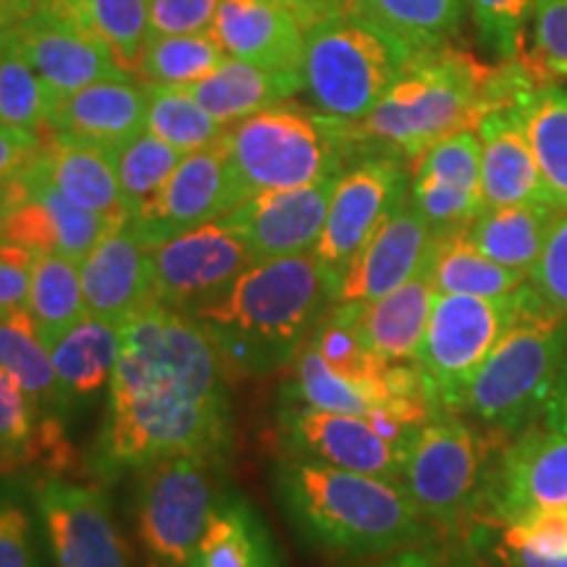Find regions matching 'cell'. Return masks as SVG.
Masks as SVG:
<instances>
[{
    "mask_svg": "<svg viewBox=\"0 0 567 567\" xmlns=\"http://www.w3.org/2000/svg\"><path fill=\"white\" fill-rule=\"evenodd\" d=\"M517 59L538 84L567 80V0H536L530 45Z\"/></svg>",
    "mask_w": 567,
    "mask_h": 567,
    "instance_id": "obj_43",
    "label": "cell"
},
{
    "mask_svg": "<svg viewBox=\"0 0 567 567\" xmlns=\"http://www.w3.org/2000/svg\"><path fill=\"white\" fill-rule=\"evenodd\" d=\"M221 465L203 455H174L137 471V534L153 567H187L218 499Z\"/></svg>",
    "mask_w": 567,
    "mask_h": 567,
    "instance_id": "obj_10",
    "label": "cell"
},
{
    "mask_svg": "<svg viewBox=\"0 0 567 567\" xmlns=\"http://www.w3.org/2000/svg\"><path fill=\"white\" fill-rule=\"evenodd\" d=\"M34 9V0H0V38L9 34L11 30L30 17Z\"/></svg>",
    "mask_w": 567,
    "mask_h": 567,
    "instance_id": "obj_53",
    "label": "cell"
},
{
    "mask_svg": "<svg viewBox=\"0 0 567 567\" xmlns=\"http://www.w3.org/2000/svg\"><path fill=\"white\" fill-rule=\"evenodd\" d=\"M210 32L231 59L302 71L305 27L289 0H224Z\"/></svg>",
    "mask_w": 567,
    "mask_h": 567,
    "instance_id": "obj_22",
    "label": "cell"
},
{
    "mask_svg": "<svg viewBox=\"0 0 567 567\" xmlns=\"http://www.w3.org/2000/svg\"><path fill=\"white\" fill-rule=\"evenodd\" d=\"M234 200L342 176L360 158L350 122L295 103H276L226 130Z\"/></svg>",
    "mask_w": 567,
    "mask_h": 567,
    "instance_id": "obj_5",
    "label": "cell"
},
{
    "mask_svg": "<svg viewBox=\"0 0 567 567\" xmlns=\"http://www.w3.org/2000/svg\"><path fill=\"white\" fill-rule=\"evenodd\" d=\"M27 310L38 323L42 339L61 334L82 316H87L80 264L63 258V255H34Z\"/></svg>",
    "mask_w": 567,
    "mask_h": 567,
    "instance_id": "obj_35",
    "label": "cell"
},
{
    "mask_svg": "<svg viewBox=\"0 0 567 567\" xmlns=\"http://www.w3.org/2000/svg\"><path fill=\"white\" fill-rule=\"evenodd\" d=\"M276 434L281 457L313 460L342 471L402 481L408 450L389 442L365 415L331 413L284 400Z\"/></svg>",
    "mask_w": 567,
    "mask_h": 567,
    "instance_id": "obj_16",
    "label": "cell"
},
{
    "mask_svg": "<svg viewBox=\"0 0 567 567\" xmlns=\"http://www.w3.org/2000/svg\"><path fill=\"white\" fill-rule=\"evenodd\" d=\"M11 34L24 59L51 90L53 101L92 82L124 74L101 34L84 24H71V21L32 9L30 17L21 21L17 30H11Z\"/></svg>",
    "mask_w": 567,
    "mask_h": 567,
    "instance_id": "obj_19",
    "label": "cell"
},
{
    "mask_svg": "<svg viewBox=\"0 0 567 567\" xmlns=\"http://www.w3.org/2000/svg\"><path fill=\"white\" fill-rule=\"evenodd\" d=\"M113 224L71 203L38 166V155L17 179L0 187V239L32 252L63 255L82 264Z\"/></svg>",
    "mask_w": 567,
    "mask_h": 567,
    "instance_id": "obj_14",
    "label": "cell"
},
{
    "mask_svg": "<svg viewBox=\"0 0 567 567\" xmlns=\"http://www.w3.org/2000/svg\"><path fill=\"white\" fill-rule=\"evenodd\" d=\"M221 3L224 0H151V30H147V38L210 30Z\"/></svg>",
    "mask_w": 567,
    "mask_h": 567,
    "instance_id": "obj_46",
    "label": "cell"
},
{
    "mask_svg": "<svg viewBox=\"0 0 567 567\" xmlns=\"http://www.w3.org/2000/svg\"><path fill=\"white\" fill-rule=\"evenodd\" d=\"M499 442L460 415H431L410 439L402 486L436 534H465L473 526Z\"/></svg>",
    "mask_w": 567,
    "mask_h": 567,
    "instance_id": "obj_8",
    "label": "cell"
},
{
    "mask_svg": "<svg viewBox=\"0 0 567 567\" xmlns=\"http://www.w3.org/2000/svg\"><path fill=\"white\" fill-rule=\"evenodd\" d=\"M187 90L218 124L231 126L297 95L302 90V71L268 69L229 55L221 66Z\"/></svg>",
    "mask_w": 567,
    "mask_h": 567,
    "instance_id": "obj_29",
    "label": "cell"
},
{
    "mask_svg": "<svg viewBox=\"0 0 567 567\" xmlns=\"http://www.w3.org/2000/svg\"><path fill=\"white\" fill-rule=\"evenodd\" d=\"M492 555L502 567H567V555H547V551H534L517 544H505L496 538Z\"/></svg>",
    "mask_w": 567,
    "mask_h": 567,
    "instance_id": "obj_50",
    "label": "cell"
},
{
    "mask_svg": "<svg viewBox=\"0 0 567 567\" xmlns=\"http://www.w3.org/2000/svg\"><path fill=\"white\" fill-rule=\"evenodd\" d=\"M76 463L66 439V417L42 415L19 384L17 375L0 368V473L38 467L59 476Z\"/></svg>",
    "mask_w": 567,
    "mask_h": 567,
    "instance_id": "obj_25",
    "label": "cell"
},
{
    "mask_svg": "<svg viewBox=\"0 0 567 567\" xmlns=\"http://www.w3.org/2000/svg\"><path fill=\"white\" fill-rule=\"evenodd\" d=\"M53 95L9 32L0 45V124L42 134Z\"/></svg>",
    "mask_w": 567,
    "mask_h": 567,
    "instance_id": "obj_40",
    "label": "cell"
},
{
    "mask_svg": "<svg viewBox=\"0 0 567 567\" xmlns=\"http://www.w3.org/2000/svg\"><path fill=\"white\" fill-rule=\"evenodd\" d=\"M410 193V168L396 155L371 153L339 176L313 255L334 289L368 237Z\"/></svg>",
    "mask_w": 567,
    "mask_h": 567,
    "instance_id": "obj_12",
    "label": "cell"
},
{
    "mask_svg": "<svg viewBox=\"0 0 567 567\" xmlns=\"http://www.w3.org/2000/svg\"><path fill=\"white\" fill-rule=\"evenodd\" d=\"M337 179L255 195L221 218L245 234L255 260L310 252L321 239Z\"/></svg>",
    "mask_w": 567,
    "mask_h": 567,
    "instance_id": "obj_20",
    "label": "cell"
},
{
    "mask_svg": "<svg viewBox=\"0 0 567 567\" xmlns=\"http://www.w3.org/2000/svg\"><path fill=\"white\" fill-rule=\"evenodd\" d=\"M363 567H484L473 557V551L455 544H439L425 542L417 547H408L400 551H392L386 557H375Z\"/></svg>",
    "mask_w": 567,
    "mask_h": 567,
    "instance_id": "obj_48",
    "label": "cell"
},
{
    "mask_svg": "<svg viewBox=\"0 0 567 567\" xmlns=\"http://www.w3.org/2000/svg\"><path fill=\"white\" fill-rule=\"evenodd\" d=\"M555 213L557 208H551L549 203L481 208L476 218L465 226V237L494 264L528 279L538 258H542Z\"/></svg>",
    "mask_w": 567,
    "mask_h": 567,
    "instance_id": "obj_30",
    "label": "cell"
},
{
    "mask_svg": "<svg viewBox=\"0 0 567 567\" xmlns=\"http://www.w3.org/2000/svg\"><path fill=\"white\" fill-rule=\"evenodd\" d=\"M92 30L116 55L124 74H137L151 30V0H82Z\"/></svg>",
    "mask_w": 567,
    "mask_h": 567,
    "instance_id": "obj_42",
    "label": "cell"
},
{
    "mask_svg": "<svg viewBox=\"0 0 567 567\" xmlns=\"http://www.w3.org/2000/svg\"><path fill=\"white\" fill-rule=\"evenodd\" d=\"M331 305L334 289L310 250L258 260L193 318L221 352L229 379H260L292 363Z\"/></svg>",
    "mask_w": 567,
    "mask_h": 567,
    "instance_id": "obj_4",
    "label": "cell"
},
{
    "mask_svg": "<svg viewBox=\"0 0 567 567\" xmlns=\"http://www.w3.org/2000/svg\"><path fill=\"white\" fill-rule=\"evenodd\" d=\"M465 0H354V11L386 27L415 53L446 45L463 19Z\"/></svg>",
    "mask_w": 567,
    "mask_h": 567,
    "instance_id": "obj_37",
    "label": "cell"
},
{
    "mask_svg": "<svg viewBox=\"0 0 567 567\" xmlns=\"http://www.w3.org/2000/svg\"><path fill=\"white\" fill-rule=\"evenodd\" d=\"M34 255L38 252L0 239V316L27 308Z\"/></svg>",
    "mask_w": 567,
    "mask_h": 567,
    "instance_id": "obj_47",
    "label": "cell"
},
{
    "mask_svg": "<svg viewBox=\"0 0 567 567\" xmlns=\"http://www.w3.org/2000/svg\"><path fill=\"white\" fill-rule=\"evenodd\" d=\"M274 484L297 534L326 555L375 559L436 538L402 481L281 457Z\"/></svg>",
    "mask_w": 567,
    "mask_h": 567,
    "instance_id": "obj_3",
    "label": "cell"
},
{
    "mask_svg": "<svg viewBox=\"0 0 567 567\" xmlns=\"http://www.w3.org/2000/svg\"><path fill=\"white\" fill-rule=\"evenodd\" d=\"M542 87L520 59L486 66L452 45L415 53L386 95L360 122H350L360 158L371 153L415 163L439 140L476 130L481 118Z\"/></svg>",
    "mask_w": 567,
    "mask_h": 567,
    "instance_id": "obj_2",
    "label": "cell"
},
{
    "mask_svg": "<svg viewBox=\"0 0 567 567\" xmlns=\"http://www.w3.org/2000/svg\"><path fill=\"white\" fill-rule=\"evenodd\" d=\"M111 158L132 221L158 200L163 187L182 163L184 153L145 130L134 134L132 140L122 142V145L111 147Z\"/></svg>",
    "mask_w": 567,
    "mask_h": 567,
    "instance_id": "obj_36",
    "label": "cell"
},
{
    "mask_svg": "<svg viewBox=\"0 0 567 567\" xmlns=\"http://www.w3.org/2000/svg\"><path fill=\"white\" fill-rule=\"evenodd\" d=\"M260 567H284V559H281V555H276V557H271V559H268V563H264Z\"/></svg>",
    "mask_w": 567,
    "mask_h": 567,
    "instance_id": "obj_54",
    "label": "cell"
},
{
    "mask_svg": "<svg viewBox=\"0 0 567 567\" xmlns=\"http://www.w3.org/2000/svg\"><path fill=\"white\" fill-rule=\"evenodd\" d=\"M42 342L51 352L63 415L69 417L76 410L87 408L103 389H109L118 344H122L116 323L87 313L66 331Z\"/></svg>",
    "mask_w": 567,
    "mask_h": 567,
    "instance_id": "obj_28",
    "label": "cell"
},
{
    "mask_svg": "<svg viewBox=\"0 0 567 567\" xmlns=\"http://www.w3.org/2000/svg\"><path fill=\"white\" fill-rule=\"evenodd\" d=\"M478 42L496 61H515L523 53L526 27L536 0H465Z\"/></svg>",
    "mask_w": 567,
    "mask_h": 567,
    "instance_id": "obj_44",
    "label": "cell"
},
{
    "mask_svg": "<svg viewBox=\"0 0 567 567\" xmlns=\"http://www.w3.org/2000/svg\"><path fill=\"white\" fill-rule=\"evenodd\" d=\"M147 84L130 74L92 82L87 87L55 97L48 113V130L116 147L145 132Z\"/></svg>",
    "mask_w": 567,
    "mask_h": 567,
    "instance_id": "obj_23",
    "label": "cell"
},
{
    "mask_svg": "<svg viewBox=\"0 0 567 567\" xmlns=\"http://www.w3.org/2000/svg\"><path fill=\"white\" fill-rule=\"evenodd\" d=\"M0 368L17 375V381L24 386L42 415L66 417L61 410L51 352L42 342L38 323L27 308L0 316Z\"/></svg>",
    "mask_w": 567,
    "mask_h": 567,
    "instance_id": "obj_34",
    "label": "cell"
},
{
    "mask_svg": "<svg viewBox=\"0 0 567 567\" xmlns=\"http://www.w3.org/2000/svg\"><path fill=\"white\" fill-rule=\"evenodd\" d=\"M237 208L229 172L226 134L203 151L187 153L172 179L151 208L132 218L130 229L145 247H158L166 239L216 221Z\"/></svg>",
    "mask_w": 567,
    "mask_h": 567,
    "instance_id": "obj_17",
    "label": "cell"
},
{
    "mask_svg": "<svg viewBox=\"0 0 567 567\" xmlns=\"http://www.w3.org/2000/svg\"><path fill=\"white\" fill-rule=\"evenodd\" d=\"M557 507H567V434L530 425L502 439L488 460L484 499L473 526H507Z\"/></svg>",
    "mask_w": 567,
    "mask_h": 567,
    "instance_id": "obj_11",
    "label": "cell"
},
{
    "mask_svg": "<svg viewBox=\"0 0 567 567\" xmlns=\"http://www.w3.org/2000/svg\"><path fill=\"white\" fill-rule=\"evenodd\" d=\"M528 284L555 313L567 318V210H557L551 218L547 243Z\"/></svg>",
    "mask_w": 567,
    "mask_h": 567,
    "instance_id": "obj_45",
    "label": "cell"
},
{
    "mask_svg": "<svg viewBox=\"0 0 567 567\" xmlns=\"http://www.w3.org/2000/svg\"><path fill=\"white\" fill-rule=\"evenodd\" d=\"M415 51L386 27L344 9L305 32L302 90L318 111L360 122L386 95Z\"/></svg>",
    "mask_w": 567,
    "mask_h": 567,
    "instance_id": "obj_7",
    "label": "cell"
},
{
    "mask_svg": "<svg viewBox=\"0 0 567 567\" xmlns=\"http://www.w3.org/2000/svg\"><path fill=\"white\" fill-rule=\"evenodd\" d=\"M289 365H292V375H289V384L284 386L287 402H300V405L331 410V413H350L365 417L373 415L375 410H389V413H394L400 421L415 425L410 423L400 410L389 405L384 394H379L371 386L354 384V381L331 371L310 342H305L300 347V352L295 354V360Z\"/></svg>",
    "mask_w": 567,
    "mask_h": 567,
    "instance_id": "obj_33",
    "label": "cell"
},
{
    "mask_svg": "<svg viewBox=\"0 0 567 567\" xmlns=\"http://www.w3.org/2000/svg\"><path fill=\"white\" fill-rule=\"evenodd\" d=\"M517 295L520 289L507 297L434 295L415 354L431 415H463L471 381L513 323Z\"/></svg>",
    "mask_w": 567,
    "mask_h": 567,
    "instance_id": "obj_9",
    "label": "cell"
},
{
    "mask_svg": "<svg viewBox=\"0 0 567 567\" xmlns=\"http://www.w3.org/2000/svg\"><path fill=\"white\" fill-rule=\"evenodd\" d=\"M147 84V132L176 147L179 153H195L213 145L229 126L218 124L187 87Z\"/></svg>",
    "mask_w": 567,
    "mask_h": 567,
    "instance_id": "obj_39",
    "label": "cell"
},
{
    "mask_svg": "<svg viewBox=\"0 0 567 567\" xmlns=\"http://www.w3.org/2000/svg\"><path fill=\"white\" fill-rule=\"evenodd\" d=\"M155 300L195 316L234 287L258 264L245 234L226 218H216L151 250Z\"/></svg>",
    "mask_w": 567,
    "mask_h": 567,
    "instance_id": "obj_13",
    "label": "cell"
},
{
    "mask_svg": "<svg viewBox=\"0 0 567 567\" xmlns=\"http://www.w3.org/2000/svg\"><path fill=\"white\" fill-rule=\"evenodd\" d=\"M118 358L95 442L97 476L118 478L155 460L231 450L229 373L200 321L151 302L118 326Z\"/></svg>",
    "mask_w": 567,
    "mask_h": 567,
    "instance_id": "obj_1",
    "label": "cell"
},
{
    "mask_svg": "<svg viewBox=\"0 0 567 567\" xmlns=\"http://www.w3.org/2000/svg\"><path fill=\"white\" fill-rule=\"evenodd\" d=\"M429 264L421 274L373 302H344L368 350L386 363H415L434 305Z\"/></svg>",
    "mask_w": 567,
    "mask_h": 567,
    "instance_id": "obj_27",
    "label": "cell"
},
{
    "mask_svg": "<svg viewBox=\"0 0 567 567\" xmlns=\"http://www.w3.org/2000/svg\"><path fill=\"white\" fill-rule=\"evenodd\" d=\"M565 342L567 318L523 284L513 323L471 381L463 415L502 439L536 425L547 410Z\"/></svg>",
    "mask_w": 567,
    "mask_h": 567,
    "instance_id": "obj_6",
    "label": "cell"
},
{
    "mask_svg": "<svg viewBox=\"0 0 567 567\" xmlns=\"http://www.w3.org/2000/svg\"><path fill=\"white\" fill-rule=\"evenodd\" d=\"M429 274L436 292L471 297H507L528 281L526 276L494 264L467 243L465 229L436 234L429 255Z\"/></svg>",
    "mask_w": 567,
    "mask_h": 567,
    "instance_id": "obj_32",
    "label": "cell"
},
{
    "mask_svg": "<svg viewBox=\"0 0 567 567\" xmlns=\"http://www.w3.org/2000/svg\"><path fill=\"white\" fill-rule=\"evenodd\" d=\"M38 166L71 203L105 216L113 224H130V210H126L122 187H118L111 147L45 130Z\"/></svg>",
    "mask_w": 567,
    "mask_h": 567,
    "instance_id": "obj_24",
    "label": "cell"
},
{
    "mask_svg": "<svg viewBox=\"0 0 567 567\" xmlns=\"http://www.w3.org/2000/svg\"><path fill=\"white\" fill-rule=\"evenodd\" d=\"M0 473V567H48V542L32 492Z\"/></svg>",
    "mask_w": 567,
    "mask_h": 567,
    "instance_id": "obj_41",
    "label": "cell"
},
{
    "mask_svg": "<svg viewBox=\"0 0 567 567\" xmlns=\"http://www.w3.org/2000/svg\"><path fill=\"white\" fill-rule=\"evenodd\" d=\"M434 239V229L408 195L350 260L334 302H373L394 292L423 271Z\"/></svg>",
    "mask_w": 567,
    "mask_h": 567,
    "instance_id": "obj_18",
    "label": "cell"
},
{
    "mask_svg": "<svg viewBox=\"0 0 567 567\" xmlns=\"http://www.w3.org/2000/svg\"><path fill=\"white\" fill-rule=\"evenodd\" d=\"M226 59L229 53L224 51V45L210 30L161 34V38H147L140 74L153 84L189 87V84L205 80Z\"/></svg>",
    "mask_w": 567,
    "mask_h": 567,
    "instance_id": "obj_38",
    "label": "cell"
},
{
    "mask_svg": "<svg viewBox=\"0 0 567 567\" xmlns=\"http://www.w3.org/2000/svg\"><path fill=\"white\" fill-rule=\"evenodd\" d=\"M481 142V197L484 208L547 203L536 155L513 105L486 113L476 126Z\"/></svg>",
    "mask_w": 567,
    "mask_h": 567,
    "instance_id": "obj_26",
    "label": "cell"
},
{
    "mask_svg": "<svg viewBox=\"0 0 567 567\" xmlns=\"http://www.w3.org/2000/svg\"><path fill=\"white\" fill-rule=\"evenodd\" d=\"M42 134L0 124V187L24 172L40 153Z\"/></svg>",
    "mask_w": 567,
    "mask_h": 567,
    "instance_id": "obj_49",
    "label": "cell"
},
{
    "mask_svg": "<svg viewBox=\"0 0 567 567\" xmlns=\"http://www.w3.org/2000/svg\"><path fill=\"white\" fill-rule=\"evenodd\" d=\"M544 423H547L551 431L567 434V342H565L563 358H559L555 384H551V392L547 400V410H544Z\"/></svg>",
    "mask_w": 567,
    "mask_h": 567,
    "instance_id": "obj_51",
    "label": "cell"
},
{
    "mask_svg": "<svg viewBox=\"0 0 567 567\" xmlns=\"http://www.w3.org/2000/svg\"><path fill=\"white\" fill-rule=\"evenodd\" d=\"M3 38H6V34H3ZM3 38H0V45H3Z\"/></svg>",
    "mask_w": 567,
    "mask_h": 567,
    "instance_id": "obj_55",
    "label": "cell"
},
{
    "mask_svg": "<svg viewBox=\"0 0 567 567\" xmlns=\"http://www.w3.org/2000/svg\"><path fill=\"white\" fill-rule=\"evenodd\" d=\"M87 313L122 326L155 302L151 247L140 243L130 224L113 226L80 264Z\"/></svg>",
    "mask_w": 567,
    "mask_h": 567,
    "instance_id": "obj_21",
    "label": "cell"
},
{
    "mask_svg": "<svg viewBox=\"0 0 567 567\" xmlns=\"http://www.w3.org/2000/svg\"><path fill=\"white\" fill-rule=\"evenodd\" d=\"M513 109L536 155L547 203L567 210V90L555 84L530 87L515 97Z\"/></svg>",
    "mask_w": 567,
    "mask_h": 567,
    "instance_id": "obj_31",
    "label": "cell"
},
{
    "mask_svg": "<svg viewBox=\"0 0 567 567\" xmlns=\"http://www.w3.org/2000/svg\"><path fill=\"white\" fill-rule=\"evenodd\" d=\"M30 492L55 567H130L101 486L42 473L30 481Z\"/></svg>",
    "mask_w": 567,
    "mask_h": 567,
    "instance_id": "obj_15",
    "label": "cell"
},
{
    "mask_svg": "<svg viewBox=\"0 0 567 567\" xmlns=\"http://www.w3.org/2000/svg\"><path fill=\"white\" fill-rule=\"evenodd\" d=\"M289 3H292L297 17H300L305 32H308L310 24H316L318 19L329 17V13L354 9V0H289Z\"/></svg>",
    "mask_w": 567,
    "mask_h": 567,
    "instance_id": "obj_52",
    "label": "cell"
}]
</instances>
